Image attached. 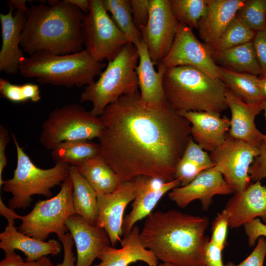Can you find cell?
Returning <instances> with one entry per match:
<instances>
[{"instance_id": "6da1fadb", "label": "cell", "mask_w": 266, "mask_h": 266, "mask_svg": "<svg viewBox=\"0 0 266 266\" xmlns=\"http://www.w3.org/2000/svg\"><path fill=\"white\" fill-rule=\"evenodd\" d=\"M100 155L121 182L140 175L174 179L176 166L192 137L191 124L167 101L155 105L140 93L124 95L100 116Z\"/></svg>"}, {"instance_id": "7a4b0ae2", "label": "cell", "mask_w": 266, "mask_h": 266, "mask_svg": "<svg viewBox=\"0 0 266 266\" xmlns=\"http://www.w3.org/2000/svg\"><path fill=\"white\" fill-rule=\"evenodd\" d=\"M209 219L175 209L150 214L140 231L144 246L158 260L172 266H205L204 247Z\"/></svg>"}, {"instance_id": "3957f363", "label": "cell", "mask_w": 266, "mask_h": 266, "mask_svg": "<svg viewBox=\"0 0 266 266\" xmlns=\"http://www.w3.org/2000/svg\"><path fill=\"white\" fill-rule=\"evenodd\" d=\"M85 14L67 0L32 4L26 14L20 47L29 56L65 55L83 50Z\"/></svg>"}, {"instance_id": "277c9868", "label": "cell", "mask_w": 266, "mask_h": 266, "mask_svg": "<svg viewBox=\"0 0 266 266\" xmlns=\"http://www.w3.org/2000/svg\"><path fill=\"white\" fill-rule=\"evenodd\" d=\"M163 88L167 102L178 112L204 111L221 114L228 108L227 87L221 79L190 66L167 68Z\"/></svg>"}, {"instance_id": "5b68a950", "label": "cell", "mask_w": 266, "mask_h": 266, "mask_svg": "<svg viewBox=\"0 0 266 266\" xmlns=\"http://www.w3.org/2000/svg\"><path fill=\"white\" fill-rule=\"evenodd\" d=\"M95 61L86 49L68 54L36 53L26 57L19 73L26 78H35L40 84L71 88L93 83L106 67Z\"/></svg>"}, {"instance_id": "8992f818", "label": "cell", "mask_w": 266, "mask_h": 266, "mask_svg": "<svg viewBox=\"0 0 266 266\" xmlns=\"http://www.w3.org/2000/svg\"><path fill=\"white\" fill-rule=\"evenodd\" d=\"M138 60L135 45L128 43L113 60L108 62L98 80L84 87L79 101L91 102V112L100 116L108 105L121 97L138 92L135 69Z\"/></svg>"}, {"instance_id": "52a82bcc", "label": "cell", "mask_w": 266, "mask_h": 266, "mask_svg": "<svg viewBox=\"0 0 266 266\" xmlns=\"http://www.w3.org/2000/svg\"><path fill=\"white\" fill-rule=\"evenodd\" d=\"M11 135L16 148L17 164L13 177L4 180L2 190L12 195L8 200L9 207L25 209L31 205L33 195L51 198V189L61 185L69 176L70 166L56 164L47 169L36 166L20 146L15 134Z\"/></svg>"}, {"instance_id": "ba28073f", "label": "cell", "mask_w": 266, "mask_h": 266, "mask_svg": "<svg viewBox=\"0 0 266 266\" xmlns=\"http://www.w3.org/2000/svg\"><path fill=\"white\" fill-rule=\"evenodd\" d=\"M103 128L100 116L79 104H66L49 113L42 124L39 141L44 148L52 150L63 142L99 138Z\"/></svg>"}, {"instance_id": "9c48e42d", "label": "cell", "mask_w": 266, "mask_h": 266, "mask_svg": "<svg viewBox=\"0 0 266 266\" xmlns=\"http://www.w3.org/2000/svg\"><path fill=\"white\" fill-rule=\"evenodd\" d=\"M73 187L69 176L61 185L54 197L37 201L27 215L21 216L18 230L30 237L45 241L50 234L55 233L62 242L68 230L66 220L75 214L73 203Z\"/></svg>"}, {"instance_id": "30bf717a", "label": "cell", "mask_w": 266, "mask_h": 266, "mask_svg": "<svg viewBox=\"0 0 266 266\" xmlns=\"http://www.w3.org/2000/svg\"><path fill=\"white\" fill-rule=\"evenodd\" d=\"M82 23L84 45L95 61L113 60L128 43L105 9L102 0H90Z\"/></svg>"}, {"instance_id": "8fae6325", "label": "cell", "mask_w": 266, "mask_h": 266, "mask_svg": "<svg viewBox=\"0 0 266 266\" xmlns=\"http://www.w3.org/2000/svg\"><path fill=\"white\" fill-rule=\"evenodd\" d=\"M259 151V147L228 135L221 145L210 152V156L214 167L236 193L250 184L249 168Z\"/></svg>"}, {"instance_id": "7c38bea8", "label": "cell", "mask_w": 266, "mask_h": 266, "mask_svg": "<svg viewBox=\"0 0 266 266\" xmlns=\"http://www.w3.org/2000/svg\"><path fill=\"white\" fill-rule=\"evenodd\" d=\"M159 64L166 68L190 66L212 78H222L221 68L214 61L211 50L198 40L192 28L180 23L172 45Z\"/></svg>"}, {"instance_id": "4fadbf2b", "label": "cell", "mask_w": 266, "mask_h": 266, "mask_svg": "<svg viewBox=\"0 0 266 266\" xmlns=\"http://www.w3.org/2000/svg\"><path fill=\"white\" fill-rule=\"evenodd\" d=\"M178 25L170 0H150L148 21L141 33L154 66H158L169 52Z\"/></svg>"}, {"instance_id": "5bb4252c", "label": "cell", "mask_w": 266, "mask_h": 266, "mask_svg": "<svg viewBox=\"0 0 266 266\" xmlns=\"http://www.w3.org/2000/svg\"><path fill=\"white\" fill-rule=\"evenodd\" d=\"M135 197V186L133 180L121 182L112 193L98 195L96 225L106 232L112 246L122 240L125 211Z\"/></svg>"}, {"instance_id": "9a60e30c", "label": "cell", "mask_w": 266, "mask_h": 266, "mask_svg": "<svg viewBox=\"0 0 266 266\" xmlns=\"http://www.w3.org/2000/svg\"><path fill=\"white\" fill-rule=\"evenodd\" d=\"M135 197L130 213L124 217V236L128 234L136 223L148 217L162 198L173 189L180 186L178 179L165 181L157 177L140 175L133 179Z\"/></svg>"}, {"instance_id": "2e32d148", "label": "cell", "mask_w": 266, "mask_h": 266, "mask_svg": "<svg viewBox=\"0 0 266 266\" xmlns=\"http://www.w3.org/2000/svg\"><path fill=\"white\" fill-rule=\"evenodd\" d=\"M233 193L222 174L213 167L202 171L187 185L173 189L168 196L171 201L181 208L199 200L203 209L206 210L211 204L215 195Z\"/></svg>"}, {"instance_id": "e0dca14e", "label": "cell", "mask_w": 266, "mask_h": 266, "mask_svg": "<svg viewBox=\"0 0 266 266\" xmlns=\"http://www.w3.org/2000/svg\"><path fill=\"white\" fill-rule=\"evenodd\" d=\"M6 14H0L1 46L0 50V71L15 75L19 72L21 63L26 58L20 47L22 31L26 14L7 4Z\"/></svg>"}, {"instance_id": "ac0fdd59", "label": "cell", "mask_w": 266, "mask_h": 266, "mask_svg": "<svg viewBox=\"0 0 266 266\" xmlns=\"http://www.w3.org/2000/svg\"><path fill=\"white\" fill-rule=\"evenodd\" d=\"M66 225L76 246V266H91L102 251L111 244L104 230L88 223L78 215L68 217Z\"/></svg>"}, {"instance_id": "d6986e66", "label": "cell", "mask_w": 266, "mask_h": 266, "mask_svg": "<svg viewBox=\"0 0 266 266\" xmlns=\"http://www.w3.org/2000/svg\"><path fill=\"white\" fill-rule=\"evenodd\" d=\"M226 98L231 113L229 135L260 147L265 139V134L257 129L255 119L263 110V101L244 102L229 90L226 93Z\"/></svg>"}, {"instance_id": "ffe728a7", "label": "cell", "mask_w": 266, "mask_h": 266, "mask_svg": "<svg viewBox=\"0 0 266 266\" xmlns=\"http://www.w3.org/2000/svg\"><path fill=\"white\" fill-rule=\"evenodd\" d=\"M224 209L232 228L244 226L257 217H261L266 225V186L259 181L251 183L244 190L234 193Z\"/></svg>"}, {"instance_id": "44dd1931", "label": "cell", "mask_w": 266, "mask_h": 266, "mask_svg": "<svg viewBox=\"0 0 266 266\" xmlns=\"http://www.w3.org/2000/svg\"><path fill=\"white\" fill-rule=\"evenodd\" d=\"M179 113L190 123L193 139L205 151H213L227 138V133L230 128V119L204 111Z\"/></svg>"}, {"instance_id": "7402d4cb", "label": "cell", "mask_w": 266, "mask_h": 266, "mask_svg": "<svg viewBox=\"0 0 266 266\" xmlns=\"http://www.w3.org/2000/svg\"><path fill=\"white\" fill-rule=\"evenodd\" d=\"M140 231L135 225L122 239L120 248L110 245L106 247L97 258L100 262L94 266H129L137 261L143 262L148 266H158V259L143 244Z\"/></svg>"}, {"instance_id": "603a6c76", "label": "cell", "mask_w": 266, "mask_h": 266, "mask_svg": "<svg viewBox=\"0 0 266 266\" xmlns=\"http://www.w3.org/2000/svg\"><path fill=\"white\" fill-rule=\"evenodd\" d=\"M246 0H208L206 14L199 22L200 37L213 52L225 29Z\"/></svg>"}, {"instance_id": "cb8c5ba5", "label": "cell", "mask_w": 266, "mask_h": 266, "mask_svg": "<svg viewBox=\"0 0 266 266\" xmlns=\"http://www.w3.org/2000/svg\"><path fill=\"white\" fill-rule=\"evenodd\" d=\"M135 45L139 55L138 63L135 69L141 99L151 104L166 103L167 101L163 88V78L167 68L159 64L158 70H155L143 39Z\"/></svg>"}, {"instance_id": "d4e9b609", "label": "cell", "mask_w": 266, "mask_h": 266, "mask_svg": "<svg viewBox=\"0 0 266 266\" xmlns=\"http://www.w3.org/2000/svg\"><path fill=\"white\" fill-rule=\"evenodd\" d=\"M4 231L0 233V248L4 252L19 250L26 256V262H33L48 255H56L62 247L55 239L41 241L20 232L15 222H7Z\"/></svg>"}, {"instance_id": "484cf974", "label": "cell", "mask_w": 266, "mask_h": 266, "mask_svg": "<svg viewBox=\"0 0 266 266\" xmlns=\"http://www.w3.org/2000/svg\"><path fill=\"white\" fill-rule=\"evenodd\" d=\"M75 167L97 195L112 193L121 183L115 172L100 155Z\"/></svg>"}, {"instance_id": "4316f807", "label": "cell", "mask_w": 266, "mask_h": 266, "mask_svg": "<svg viewBox=\"0 0 266 266\" xmlns=\"http://www.w3.org/2000/svg\"><path fill=\"white\" fill-rule=\"evenodd\" d=\"M69 176L73 187V203L75 214L96 225L98 214V195L76 167L69 166Z\"/></svg>"}, {"instance_id": "83f0119b", "label": "cell", "mask_w": 266, "mask_h": 266, "mask_svg": "<svg viewBox=\"0 0 266 266\" xmlns=\"http://www.w3.org/2000/svg\"><path fill=\"white\" fill-rule=\"evenodd\" d=\"M214 61L239 72L261 75L252 41L222 51L212 52Z\"/></svg>"}, {"instance_id": "f1b7e54d", "label": "cell", "mask_w": 266, "mask_h": 266, "mask_svg": "<svg viewBox=\"0 0 266 266\" xmlns=\"http://www.w3.org/2000/svg\"><path fill=\"white\" fill-rule=\"evenodd\" d=\"M100 155L99 143L92 140H76L62 142L51 150L56 164L77 166Z\"/></svg>"}, {"instance_id": "f546056e", "label": "cell", "mask_w": 266, "mask_h": 266, "mask_svg": "<svg viewBox=\"0 0 266 266\" xmlns=\"http://www.w3.org/2000/svg\"><path fill=\"white\" fill-rule=\"evenodd\" d=\"M222 78L227 88L244 102L254 103L265 100L258 85L256 75L239 72L220 67Z\"/></svg>"}, {"instance_id": "4dcf8cb0", "label": "cell", "mask_w": 266, "mask_h": 266, "mask_svg": "<svg viewBox=\"0 0 266 266\" xmlns=\"http://www.w3.org/2000/svg\"><path fill=\"white\" fill-rule=\"evenodd\" d=\"M106 10L129 43L135 45L142 40L141 32L135 26L131 10V0H102Z\"/></svg>"}, {"instance_id": "1f68e13d", "label": "cell", "mask_w": 266, "mask_h": 266, "mask_svg": "<svg viewBox=\"0 0 266 266\" xmlns=\"http://www.w3.org/2000/svg\"><path fill=\"white\" fill-rule=\"evenodd\" d=\"M172 12L178 23L198 29L199 22L206 13L208 0H171Z\"/></svg>"}, {"instance_id": "d6a6232c", "label": "cell", "mask_w": 266, "mask_h": 266, "mask_svg": "<svg viewBox=\"0 0 266 266\" xmlns=\"http://www.w3.org/2000/svg\"><path fill=\"white\" fill-rule=\"evenodd\" d=\"M256 32L250 29L236 16L220 37L215 50H224L252 41Z\"/></svg>"}, {"instance_id": "836d02e7", "label": "cell", "mask_w": 266, "mask_h": 266, "mask_svg": "<svg viewBox=\"0 0 266 266\" xmlns=\"http://www.w3.org/2000/svg\"><path fill=\"white\" fill-rule=\"evenodd\" d=\"M0 94L2 98L15 103L29 100L37 102L41 100L39 88L37 84H15L2 78L0 79Z\"/></svg>"}, {"instance_id": "e575fe53", "label": "cell", "mask_w": 266, "mask_h": 266, "mask_svg": "<svg viewBox=\"0 0 266 266\" xmlns=\"http://www.w3.org/2000/svg\"><path fill=\"white\" fill-rule=\"evenodd\" d=\"M236 16L256 33L266 29V0H246Z\"/></svg>"}, {"instance_id": "d590c367", "label": "cell", "mask_w": 266, "mask_h": 266, "mask_svg": "<svg viewBox=\"0 0 266 266\" xmlns=\"http://www.w3.org/2000/svg\"><path fill=\"white\" fill-rule=\"evenodd\" d=\"M181 158L192 162L204 170L214 166L210 155L201 148L192 137L190 139Z\"/></svg>"}, {"instance_id": "8d00e7d4", "label": "cell", "mask_w": 266, "mask_h": 266, "mask_svg": "<svg viewBox=\"0 0 266 266\" xmlns=\"http://www.w3.org/2000/svg\"><path fill=\"white\" fill-rule=\"evenodd\" d=\"M229 226L228 216L226 211L223 209L221 213L218 214L213 221L210 240L222 250L226 245Z\"/></svg>"}, {"instance_id": "74e56055", "label": "cell", "mask_w": 266, "mask_h": 266, "mask_svg": "<svg viewBox=\"0 0 266 266\" xmlns=\"http://www.w3.org/2000/svg\"><path fill=\"white\" fill-rule=\"evenodd\" d=\"M204 169L192 162L181 158L175 171L174 179H178L180 186L187 185Z\"/></svg>"}, {"instance_id": "f35d334b", "label": "cell", "mask_w": 266, "mask_h": 266, "mask_svg": "<svg viewBox=\"0 0 266 266\" xmlns=\"http://www.w3.org/2000/svg\"><path fill=\"white\" fill-rule=\"evenodd\" d=\"M131 4L134 24L141 33L148 21L150 0H131Z\"/></svg>"}, {"instance_id": "ab89813d", "label": "cell", "mask_w": 266, "mask_h": 266, "mask_svg": "<svg viewBox=\"0 0 266 266\" xmlns=\"http://www.w3.org/2000/svg\"><path fill=\"white\" fill-rule=\"evenodd\" d=\"M257 240L255 248L241 263L235 265L229 262L225 266H263L266 256V239L261 236Z\"/></svg>"}, {"instance_id": "60d3db41", "label": "cell", "mask_w": 266, "mask_h": 266, "mask_svg": "<svg viewBox=\"0 0 266 266\" xmlns=\"http://www.w3.org/2000/svg\"><path fill=\"white\" fill-rule=\"evenodd\" d=\"M252 43L261 69V77H266V29L256 33Z\"/></svg>"}, {"instance_id": "b9f144b4", "label": "cell", "mask_w": 266, "mask_h": 266, "mask_svg": "<svg viewBox=\"0 0 266 266\" xmlns=\"http://www.w3.org/2000/svg\"><path fill=\"white\" fill-rule=\"evenodd\" d=\"M259 154L251 165L249 174L254 182L266 178V141L264 140L259 147Z\"/></svg>"}, {"instance_id": "7bdbcfd3", "label": "cell", "mask_w": 266, "mask_h": 266, "mask_svg": "<svg viewBox=\"0 0 266 266\" xmlns=\"http://www.w3.org/2000/svg\"><path fill=\"white\" fill-rule=\"evenodd\" d=\"M243 226L250 246H254L260 237H266V225L258 218L248 222Z\"/></svg>"}, {"instance_id": "ee69618b", "label": "cell", "mask_w": 266, "mask_h": 266, "mask_svg": "<svg viewBox=\"0 0 266 266\" xmlns=\"http://www.w3.org/2000/svg\"><path fill=\"white\" fill-rule=\"evenodd\" d=\"M223 250L210 240L204 246L203 260L205 266H225L222 261Z\"/></svg>"}, {"instance_id": "f6af8a7d", "label": "cell", "mask_w": 266, "mask_h": 266, "mask_svg": "<svg viewBox=\"0 0 266 266\" xmlns=\"http://www.w3.org/2000/svg\"><path fill=\"white\" fill-rule=\"evenodd\" d=\"M64 249V258L62 263H58L56 266H76V257L73 251L74 244L71 234L68 232L62 241Z\"/></svg>"}, {"instance_id": "bcb514c9", "label": "cell", "mask_w": 266, "mask_h": 266, "mask_svg": "<svg viewBox=\"0 0 266 266\" xmlns=\"http://www.w3.org/2000/svg\"><path fill=\"white\" fill-rule=\"evenodd\" d=\"M10 141L8 130L2 124L0 125V187L3 185L2 179L3 169L7 164L6 149Z\"/></svg>"}, {"instance_id": "7dc6e473", "label": "cell", "mask_w": 266, "mask_h": 266, "mask_svg": "<svg viewBox=\"0 0 266 266\" xmlns=\"http://www.w3.org/2000/svg\"><path fill=\"white\" fill-rule=\"evenodd\" d=\"M5 257L0 261V266H25V262L14 250L4 251Z\"/></svg>"}, {"instance_id": "c3c4849f", "label": "cell", "mask_w": 266, "mask_h": 266, "mask_svg": "<svg viewBox=\"0 0 266 266\" xmlns=\"http://www.w3.org/2000/svg\"><path fill=\"white\" fill-rule=\"evenodd\" d=\"M0 214L4 217L7 222H14L17 219H20L21 216L17 214L14 209L7 207L0 198Z\"/></svg>"}, {"instance_id": "681fc988", "label": "cell", "mask_w": 266, "mask_h": 266, "mask_svg": "<svg viewBox=\"0 0 266 266\" xmlns=\"http://www.w3.org/2000/svg\"><path fill=\"white\" fill-rule=\"evenodd\" d=\"M67 1L78 7L85 14L88 13L90 8V0H67Z\"/></svg>"}, {"instance_id": "f907efd6", "label": "cell", "mask_w": 266, "mask_h": 266, "mask_svg": "<svg viewBox=\"0 0 266 266\" xmlns=\"http://www.w3.org/2000/svg\"><path fill=\"white\" fill-rule=\"evenodd\" d=\"M7 4L11 5L14 9L21 11L26 14L29 9L25 0H10L7 2Z\"/></svg>"}, {"instance_id": "816d5d0a", "label": "cell", "mask_w": 266, "mask_h": 266, "mask_svg": "<svg viewBox=\"0 0 266 266\" xmlns=\"http://www.w3.org/2000/svg\"><path fill=\"white\" fill-rule=\"evenodd\" d=\"M25 266H54L50 259L46 256L33 262H25Z\"/></svg>"}, {"instance_id": "f5cc1de1", "label": "cell", "mask_w": 266, "mask_h": 266, "mask_svg": "<svg viewBox=\"0 0 266 266\" xmlns=\"http://www.w3.org/2000/svg\"><path fill=\"white\" fill-rule=\"evenodd\" d=\"M258 85L265 100H266V77L259 78Z\"/></svg>"}, {"instance_id": "db71d44e", "label": "cell", "mask_w": 266, "mask_h": 266, "mask_svg": "<svg viewBox=\"0 0 266 266\" xmlns=\"http://www.w3.org/2000/svg\"><path fill=\"white\" fill-rule=\"evenodd\" d=\"M263 110L264 111V116L266 120V100L263 101ZM264 140L266 141V133L265 134Z\"/></svg>"}, {"instance_id": "11a10c76", "label": "cell", "mask_w": 266, "mask_h": 266, "mask_svg": "<svg viewBox=\"0 0 266 266\" xmlns=\"http://www.w3.org/2000/svg\"><path fill=\"white\" fill-rule=\"evenodd\" d=\"M158 266H172L169 264L162 263L159 264Z\"/></svg>"}, {"instance_id": "9f6ffc18", "label": "cell", "mask_w": 266, "mask_h": 266, "mask_svg": "<svg viewBox=\"0 0 266 266\" xmlns=\"http://www.w3.org/2000/svg\"><path fill=\"white\" fill-rule=\"evenodd\" d=\"M142 266L140 265H136V266Z\"/></svg>"}, {"instance_id": "6f0895ef", "label": "cell", "mask_w": 266, "mask_h": 266, "mask_svg": "<svg viewBox=\"0 0 266 266\" xmlns=\"http://www.w3.org/2000/svg\"></svg>"}]
</instances>
